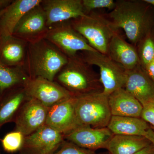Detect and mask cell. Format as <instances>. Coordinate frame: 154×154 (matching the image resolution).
Returning a JSON list of instances; mask_svg holds the SVG:
<instances>
[{"label": "cell", "instance_id": "cell-25", "mask_svg": "<svg viewBox=\"0 0 154 154\" xmlns=\"http://www.w3.org/2000/svg\"><path fill=\"white\" fill-rule=\"evenodd\" d=\"M25 137L22 133L18 131L8 133L2 140L3 149L9 153L20 151L23 146Z\"/></svg>", "mask_w": 154, "mask_h": 154}, {"label": "cell", "instance_id": "cell-1", "mask_svg": "<svg viewBox=\"0 0 154 154\" xmlns=\"http://www.w3.org/2000/svg\"><path fill=\"white\" fill-rule=\"evenodd\" d=\"M107 15L135 46L154 25V6L145 0L116 1L115 8Z\"/></svg>", "mask_w": 154, "mask_h": 154}, {"label": "cell", "instance_id": "cell-26", "mask_svg": "<svg viewBox=\"0 0 154 154\" xmlns=\"http://www.w3.org/2000/svg\"><path fill=\"white\" fill-rule=\"evenodd\" d=\"M82 2L86 15L96 10L107 9L112 11L116 6V1L113 0H82Z\"/></svg>", "mask_w": 154, "mask_h": 154}, {"label": "cell", "instance_id": "cell-22", "mask_svg": "<svg viewBox=\"0 0 154 154\" xmlns=\"http://www.w3.org/2000/svg\"><path fill=\"white\" fill-rule=\"evenodd\" d=\"M29 98L25 88L21 87L0 102V128L6 123L14 121L19 109Z\"/></svg>", "mask_w": 154, "mask_h": 154}, {"label": "cell", "instance_id": "cell-13", "mask_svg": "<svg viewBox=\"0 0 154 154\" xmlns=\"http://www.w3.org/2000/svg\"><path fill=\"white\" fill-rule=\"evenodd\" d=\"M114 134L107 127L93 128L81 125L65 135L64 139L81 147L96 151L106 149Z\"/></svg>", "mask_w": 154, "mask_h": 154}, {"label": "cell", "instance_id": "cell-30", "mask_svg": "<svg viewBox=\"0 0 154 154\" xmlns=\"http://www.w3.org/2000/svg\"><path fill=\"white\" fill-rule=\"evenodd\" d=\"M133 154H154V146L151 143Z\"/></svg>", "mask_w": 154, "mask_h": 154}, {"label": "cell", "instance_id": "cell-20", "mask_svg": "<svg viewBox=\"0 0 154 154\" xmlns=\"http://www.w3.org/2000/svg\"><path fill=\"white\" fill-rule=\"evenodd\" d=\"M107 127L114 134L144 136L150 127L141 118L112 116Z\"/></svg>", "mask_w": 154, "mask_h": 154}, {"label": "cell", "instance_id": "cell-17", "mask_svg": "<svg viewBox=\"0 0 154 154\" xmlns=\"http://www.w3.org/2000/svg\"><path fill=\"white\" fill-rule=\"evenodd\" d=\"M107 55L126 70L140 65L136 47L126 41L120 32L111 39Z\"/></svg>", "mask_w": 154, "mask_h": 154}, {"label": "cell", "instance_id": "cell-23", "mask_svg": "<svg viewBox=\"0 0 154 154\" xmlns=\"http://www.w3.org/2000/svg\"><path fill=\"white\" fill-rule=\"evenodd\" d=\"M29 76L19 67H11L0 62V94L16 86L23 87Z\"/></svg>", "mask_w": 154, "mask_h": 154}, {"label": "cell", "instance_id": "cell-10", "mask_svg": "<svg viewBox=\"0 0 154 154\" xmlns=\"http://www.w3.org/2000/svg\"><path fill=\"white\" fill-rule=\"evenodd\" d=\"M64 135L45 125L25 136L20 154H53L64 140Z\"/></svg>", "mask_w": 154, "mask_h": 154}, {"label": "cell", "instance_id": "cell-31", "mask_svg": "<svg viewBox=\"0 0 154 154\" xmlns=\"http://www.w3.org/2000/svg\"><path fill=\"white\" fill-rule=\"evenodd\" d=\"M144 137L146 138L148 140H149L151 143L154 146V130L153 129H152L151 127L147 131Z\"/></svg>", "mask_w": 154, "mask_h": 154}, {"label": "cell", "instance_id": "cell-16", "mask_svg": "<svg viewBox=\"0 0 154 154\" xmlns=\"http://www.w3.org/2000/svg\"><path fill=\"white\" fill-rule=\"evenodd\" d=\"M42 2V0L12 1L0 18V39L13 36L14 29L24 15Z\"/></svg>", "mask_w": 154, "mask_h": 154}, {"label": "cell", "instance_id": "cell-32", "mask_svg": "<svg viewBox=\"0 0 154 154\" xmlns=\"http://www.w3.org/2000/svg\"><path fill=\"white\" fill-rule=\"evenodd\" d=\"M12 2L10 0H0V18L8 6Z\"/></svg>", "mask_w": 154, "mask_h": 154}, {"label": "cell", "instance_id": "cell-7", "mask_svg": "<svg viewBox=\"0 0 154 154\" xmlns=\"http://www.w3.org/2000/svg\"><path fill=\"white\" fill-rule=\"evenodd\" d=\"M66 22L49 28L45 38L54 45L68 57L79 51H94L88 41Z\"/></svg>", "mask_w": 154, "mask_h": 154}, {"label": "cell", "instance_id": "cell-18", "mask_svg": "<svg viewBox=\"0 0 154 154\" xmlns=\"http://www.w3.org/2000/svg\"><path fill=\"white\" fill-rule=\"evenodd\" d=\"M108 103L112 116L140 118L142 105L124 88L110 94Z\"/></svg>", "mask_w": 154, "mask_h": 154}, {"label": "cell", "instance_id": "cell-33", "mask_svg": "<svg viewBox=\"0 0 154 154\" xmlns=\"http://www.w3.org/2000/svg\"><path fill=\"white\" fill-rule=\"evenodd\" d=\"M146 2L154 6V0H145Z\"/></svg>", "mask_w": 154, "mask_h": 154}, {"label": "cell", "instance_id": "cell-11", "mask_svg": "<svg viewBox=\"0 0 154 154\" xmlns=\"http://www.w3.org/2000/svg\"><path fill=\"white\" fill-rule=\"evenodd\" d=\"M49 107L38 100L29 98L17 113L14 122L15 130L29 135L45 125Z\"/></svg>", "mask_w": 154, "mask_h": 154}, {"label": "cell", "instance_id": "cell-29", "mask_svg": "<svg viewBox=\"0 0 154 154\" xmlns=\"http://www.w3.org/2000/svg\"><path fill=\"white\" fill-rule=\"evenodd\" d=\"M144 69L149 76L154 81V58Z\"/></svg>", "mask_w": 154, "mask_h": 154}, {"label": "cell", "instance_id": "cell-21", "mask_svg": "<svg viewBox=\"0 0 154 154\" xmlns=\"http://www.w3.org/2000/svg\"><path fill=\"white\" fill-rule=\"evenodd\" d=\"M25 42L14 36L1 39L0 62L7 66H18L25 56Z\"/></svg>", "mask_w": 154, "mask_h": 154}, {"label": "cell", "instance_id": "cell-36", "mask_svg": "<svg viewBox=\"0 0 154 154\" xmlns=\"http://www.w3.org/2000/svg\"></svg>", "mask_w": 154, "mask_h": 154}, {"label": "cell", "instance_id": "cell-4", "mask_svg": "<svg viewBox=\"0 0 154 154\" xmlns=\"http://www.w3.org/2000/svg\"><path fill=\"white\" fill-rule=\"evenodd\" d=\"M102 10L90 12L85 17L72 19V27L88 41L95 50L107 54L108 46L113 36L119 33Z\"/></svg>", "mask_w": 154, "mask_h": 154}, {"label": "cell", "instance_id": "cell-15", "mask_svg": "<svg viewBox=\"0 0 154 154\" xmlns=\"http://www.w3.org/2000/svg\"><path fill=\"white\" fill-rule=\"evenodd\" d=\"M75 97L57 104L49 108L45 125L64 135L78 127L75 107Z\"/></svg>", "mask_w": 154, "mask_h": 154}, {"label": "cell", "instance_id": "cell-24", "mask_svg": "<svg viewBox=\"0 0 154 154\" xmlns=\"http://www.w3.org/2000/svg\"><path fill=\"white\" fill-rule=\"evenodd\" d=\"M136 47L141 66L144 69L154 58V25Z\"/></svg>", "mask_w": 154, "mask_h": 154}, {"label": "cell", "instance_id": "cell-5", "mask_svg": "<svg viewBox=\"0 0 154 154\" xmlns=\"http://www.w3.org/2000/svg\"><path fill=\"white\" fill-rule=\"evenodd\" d=\"M108 97L102 92L75 97V110L80 126L107 127L112 116Z\"/></svg>", "mask_w": 154, "mask_h": 154}, {"label": "cell", "instance_id": "cell-3", "mask_svg": "<svg viewBox=\"0 0 154 154\" xmlns=\"http://www.w3.org/2000/svg\"><path fill=\"white\" fill-rule=\"evenodd\" d=\"M27 72L30 78L40 77L54 81L68 57L45 38L28 43Z\"/></svg>", "mask_w": 154, "mask_h": 154}, {"label": "cell", "instance_id": "cell-2", "mask_svg": "<svg viewBox=\"0 0 154 154\" xmlns=\"http://www.w3.org/2000/svg\"><path fill=\"white\" fill-rule=\"evenodd\" d=\"M55 80L74 97L100 93L103 90L99 75L78 54L68 57V62Z\"/></svg>", "mask_w": 154, "mask_h": 154}, {"label": "cell", "instance_id": "cell-6", "mask_svg": "<svg viewBox=\"0 0 154 154\" xmlns=\"http://www.w3.org/2000/svg\"><path fill=\"white\" fill-rule=\"evenodd\" d=\"M80 54L87 63L99 67L103 94L109 96L116 90L124 88L126 70L108 55L97 51H82Z\"/></svg>", "mask_w": 154, "mask_h": 154}, {"label": "cell", "instance_id": "cell-14", "mask_svg": "<svg viewBox=\"0 0 154 154\" xmlns=\"http://www.w3.org/2000/svg\"><path fill=\"white\" fill-rule=\"evenodd\" d=\"M124 89L143 106L154 103V81L140 65L126 70Z\"/></svg>", "mask_w": 154, "mask_h": 154}, {"label": "cell", "instance_id": "cell-35", "mask_svg": "<svg viewBox=\"0 0 154 154\" xmlns=\"http://www.w3.org/2000/svg\"><path fill=\"white\" fill-rule=\"evenodd\" d=\"M152 129H153V130H154V129H153V128H152Z\"/></svg>", "mask_w": 154, "mask_h": 154}, {"label": "cell", "instance_id": "cell-8", "mask_svg": "<svg viewBox=\"0 0 154 154\" xmlns=\"http://www.w3.org/2000/svg\"><path fill=\"white\" fill-rule=\"evenodd\" d=\"M23 87L29 98L36 99L49 108L73 97L55 81L40 77H29Z\"/></svg>", "mask_w": 154, "mask_h": 154}, {"label": "cell", "instance_id": "cell-34", "mask_svg": "<svg viewBox=\"0 0 154 154\" xmlns=\"http://www.w3.org/2000/svg\"><path fill=\"white\" fill-rule=\"evenodd\" d=\"M95 154H110L108 152H102L98 153Z\"/></svg>", "mask_w": 154, "mask_h": 154}, {"label": "cell", "instance_id": "cell-28", "mask_svg": "<svg viewBox=\"0 0 154 154\" xmlns=\"http://www.w3.org/2000/svg\"><path fill=\"white\" fill-rule=\"evenodd\" d=\"M140 118L152 125L154 129V103L143 106Z\"/></svg>", "mask_w": 154, "mask_h": 154}, {"label": "cell", "instance_id": "cell-27", "mask_svg": "<svg viewBox=\"0 0 154 154\" xmlns=\"http://www.w3.org/2000/svg\"><path fill=\"white\" fill-rule=\"evenodd\" d=\"M96 151L81 147L64 140L57 150L53 154H95Z\"/></svg>", "mask_w": 154, "mask_h": 154}, {"label": "cell", "instance_id": "cell-9", "mask_svg": "<svg viewBox=\"0 0 154 154\" xmlns=\"http://www.w3.org/2000/svg\"><path fill=\"white\" fill-rule=\"evenodd\" d=\"M48 30L46 14L40 4L24 15L14 29L13 36L31 43L45 38Z\"/></svg>", "mask_w": 154, "mask_h": 154}, {"label": "cell", "instance_id": "cell-19", "mask_svg": "<svg viewBox=\"0 0 154 154\" xmlns=\"http://www.w3.org/2000/svg\"><path fill=\"white\" fill-rule=\"evenodd\" d=\"M151 144L144 136L114 134L106 149L110 154H133Z\"/></svg>", "mask_w": 154, "mask_h": 154}, {"label": "cell", "instance_id": "cell-12", "mask_svg": "<svg viewBox=\"0 0 154 154\" xmlns=\"http://www.w3.org/2000/svg\"><path fill=\"white\" fill-rule=\"evenodd\" d=\"M41 6L46 14L48 28L51 25L85 17L82 0H45Z\"/></svg>", "mask_w": 154, "mask_h": 154}]
</instances>
